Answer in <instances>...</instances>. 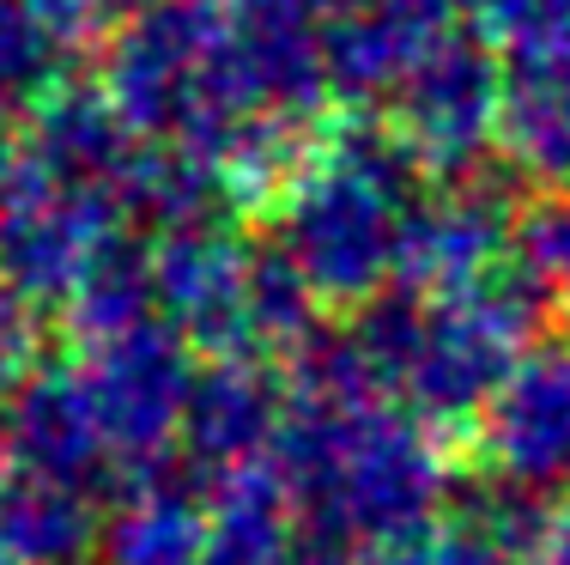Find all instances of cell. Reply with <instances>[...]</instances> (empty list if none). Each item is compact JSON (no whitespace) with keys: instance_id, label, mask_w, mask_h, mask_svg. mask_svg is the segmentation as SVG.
<instances>
[{"instance_id":"1","label":"cell","mask_w":570,"mask_h":565,"mask_svg":"<svg viewBox=\"0 0 570 565\" xmlns=\"http://www.w3.org/2000/svg\"><path fill=\"white\" fill-rule=\"evenodd\" d=\"M274 475L304 529L346 554H376L413 529H431L450 499V462L431 420L383 389L292 396Z\"/></svg>"},{"instance_id":"2","label":"cell","mask_w":570,"mask_h":565,"mask_svg":"<svg viewBox=\"0 0 570 565\" xmlns=\"http://www.w3.org/2000/svg\"><path fill=\"white\" fill-rule=\"evenodd\" d=\"M547 311L534 274L522 262L455 292L389 286L352 311V341L376 389L395 396L431 426L480 420L492 389L534 347V322Z\"/></svg>"},{"instance_id":"3","label":"cell","mask_w":570,"mask_h":565,"mask_svg":"<svg viewBox=\"0 0 570 565\" xmlns=\"http://www.w3.org/2000/svg\"><path fill=\"white\" fill-rule=\"evenodd\" d=\"M425 188V165L406 153L395 128L346 123L322 146H309L292 183L274 195V250L304 274V286L334 311H358L395 286L401 225L413 195Z\"/></svg>"},{"instance_id":"4","label":"cell","mask_w":570,"mask_h":565,"mask_svg":"<svg viewBox=\"0 0 570 565\" xmlns=\"http://www.w3.org/2000/svg\"><path fill=\"white\" fill-rule=\"evenodd\" d=\"M98 67L134 134L183 146L207 171H219L262 123H285L255 104L237 67L230 0H134L104 37Z\"/></svg>"},{"instance_id":"5","label":"cell","mask_w":570,"mask_h":565,"mask_svg":"<svg viewBox=\"0 0 570 565\" xmlns=\"http://www.w3.org/2000/svg\"><path fill=\"white\" fill-rule=\"evenodd\" d=\"M121 232H128V213L116 195L67 177L24 140L0 146V280L7 286L37 304H67V292Z\"/></svg>"},{"instance_id":"6","label":"cell","mask_w":570,"mask_h":565,"mask_svg":"<svg viewBox=\"0 0 570 565\" xmlns=\"http://www.w3.org/2000/svg\"><path fill=\"white\" fill-rule=\"evenodd\" d=\"M195 353L200 347L183 329H170L165 316L104 334V341H79V377H86L91 408L110 432L121 480L176 462L188 389H195V371H200Z\"/></svg>"},{"instance_id":"7","label":"cell","mask_w":570,"mask_h":565,"mask_svg":"<svg viewBox=\"0 0 570 565\" xmlns=\"http://www.w3.org/2000/svg\"><path fill=\"white\" fill-rule=\"evenodd\" d=\"M504 91L510 74L498 67V43L455 25L389 91V128L425 165V177H461L480 171L504 134Z\"/></svg>"},{"instance_id":"8","label":"cell","mask_w":570,"mask_h":565,"mask_svg":"<svg viewBox=\"0 0 570 565\" xmlns=\"http://www.w3.org/2000/svg\"><path fill=\"white\" fill-rule=\"evenodd\" d=\"M515 220L504 183L480 171L438 177V188H419L401 225V267L395 286L419 292H455L515 262Z\"/></svg>"},{"instance_id":"9","label":"cell","mask_w":570,"mask_h":565,"mask_svg":"<svg viewBox=\"0 0 570 565\" xmlns=\"http://www.w3.org/2000/svg\"><path fill=\"white\" fill-rule=\"evenodd\" d=\"M285 420H292V383L274 371V359L207 353L195 371V389H188L176 456L200 480L243 475V468L274 462Z\"/></svg>"},{"instance_id":"10","label":"cell","mask_w":570,"mask_h":565,"mask_svg":"<svg viewBox=\"0 0 570 565\" xmlns=\"http://www.w3.org/2000/svg\"><path fill=\"white\" fill-rule=\"evenodd\" d=\"M480 450L498 480L552 493L570 480V341H534L480 408Z\"/></svg>"},{"instance_id":"11","label":"cell","mask_w":570,"mask_h":565,"mask_svg":"<svg viewBox=\"0 0 570 565\" xmlns=\"http://www.w3.org/2000/svg\"><path fill=\"white\" fill-rule=\"evenodd\" d=\"M0 444L7 462L19 475H49V480H73V487H110L121 480V462L110 450L91 389L79 366H37L0 401Z\"/></svg>"},{"instance_id":"12","label":"cell","mask_w":570,"mask_h":565,"mask_svg":"<svg viewBox=\"0 0 570 565\" xmlns=\"http://www.w3.org/2000/svg\"><path fill=\"white\" fill-rule=\"evenodd\" d=\"M468 19V0H358L328 25V86L352 110L389 104L425 49Z\"/></svg>"},{"instance_id":"13","label":"cell","mask_w":570,"mask_h":565,"mask_svg":"<svg viewBox=\"0 0 570 565\" xmlns=\"http://www.w3.org/2000/svg\"><path fill=\"white\" fill-rule=\"evenodd\" d=\"M213 493L188 468H146L128 475L116 505L104 510L98 565H207Z\"/></svg>"},{"instance_id":"14","label":"cell","mask_w":570,"mask_h":565,"mask_svg":"<svg viewBox=\"0 0 570 565\" xmlns=\"http://www.w3.org/2000/svg\"><path fill=\"white\" fill-rule=\"evenodd\" d=\"M104 25L79 0H0V116L24 123L73 79Z\"/></svg>"},{"instance_id":"15","label":"cell","mask_w":570,"mask_h":565,"mask_svg":"<svg viewBox=\"0 0 570 565\" xmlns=\"http://www.w3.org/2000/svg\"><path fill=\"white\" fill-rule=\"evenodd\" d=\"M498 146L540 188H570V37L515 56Z\"/></svg>"},{"instance_id":"16","label":"cell","mask_w":570,"mask_h":565,"mask_svg":"<svg viewBox=\"0 0 570 565\" xmlns=\"http://www.w3.org/2000/svg\"><path fill=\"white\" fill-rule=\"evenodd\" d=\"M104 510L91 487L12 468L0 487V542L19 565H98Z\"/></svg>"},{"instance_id":"17","label":"cell","mask_w":570,"mask_h":565,"mask_svg":"<svg viewBox=\"0 0 570 565\" xmlns=\"http://www.w3.org/2000/svg\"><path fill=\"white\" fill-rule=\"evenodd\" d=\"M304 542H309V529L297 517L292 493L279 487L274 462L213 480L207 565H297Z\"/></svg>"},{"instance_id":"18","label":"cell","mask_w":570,"mask_h":565,"mask_svg":"<svg viewBox=\"0 0 570 565\" xmlns=\"http://www.w3.org/2000/svg\"><path fill=\"white\" fill-rule=\"evenodd\" d=\"M61 316L73 329V341H104V334H121V329H140V322L165 316L158 311V280H153V244L121 232L86 267V280L67 292Z\"/></svg>"},{"instance_id":"19","label":"cell","mask_w":570,"mask_h":565,"mask_svg":"<svg viewBox=\"0 0 570 565\" xmlns=\"http://www.w3.org/2000/svg\"><path fill=\"white\" fill-rule=\"evenodd\" d=\"M515 262L534 274L547 311L570 322V188H552L547 201L522 207L515 220Z\"/></svg>"},{"instance_id":"20","label":"cell","mask_w":570,"mask_h":565,"mask_svg":"<svg viewBox=\"0 0 570 565\" xmlns=\"http://www.w3.org/2000/svg\"><path fill=\"white\" fill-rule=\"evenodd\" d=\"M364 565H515V547L485 523L461 517V523H431V529L401 535V542L376 547Z\"/></svg>"},{"instance_id":"21","label":"cell","mask_w":570,"mask_h":565,"mask_svg":"<svg viewBox=\"0 0 570 565\" xmlns=\"http://www.w3.org/2000/svg\"><path fill=\"white\" fill-rule=\"evenodd\" d=\"M468 19L498 49L522 56V49H547L570 37V0H468Z\"/></svg>"},{"instance_id":"22","label":"cell","mask_w":570,"mask_h":565,"mask_svg":"<svg viewBox=\"0 0 570 565\" xmlns=\"http://www.w3.org/2000/svg\"><path fill=\"white\" fill-rule=\"evenodd\" d=\"M43 366V304L0 280V401Z\"/></svg>"},{"instance_id":"23","label":"cell","mask_w":570,"mask_h":565,"mask_svg":"<svg viewBox=\"0 0 570 565\" xmlns=\"http://www.w3.org/2000/svg\"><path fill=\"white\" fill-rule=\"evenodd\" d=\"M522 565H570V505L547 510V523L534 529V542L522 547Z\"/></svg>"},{"instance_id":"24","label":"cell","mask_w":570,"mask_h":565,"mask_svg":"<svg viewBox=\"0 0 570 565\" xmlns=\"http://www.w3.org/2000/svg\"><path fill=\"white\" fill-rule=\"evenodd\" d=\"M292 7H297V12H309V19H322V25H334L341 12L358 7V0H292Z\"/></svg>"},{"instance_id":"25","label":"cell","mask_w":570,"mask_h":565,"mask_svg":"<svg viewBox=\"0 0 570 565\" xmlns=\"http://www.w3.org/2000/svg\"><path fill=\"white\" fill-rule=\"evenodd\" d=\"M79 7H86V12H91V19H98V25H116V19H121V12H128V7H134V0H79Z\"/></svg>"},{"instance_id":"26","label":"cell","mask_w":570,"mask_h":565,"mask_svg":"<svg viewBox=\"0 0 570 565\" xmlns=\"http://www.w3.org/2000/svg\"><path fill=\"white\" fill-rule=\"evenodd\" d=\"M7 475H12V462H7V444H0V487H7Z\"/></svg>"}]
</instances>
